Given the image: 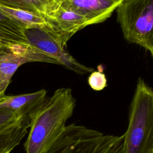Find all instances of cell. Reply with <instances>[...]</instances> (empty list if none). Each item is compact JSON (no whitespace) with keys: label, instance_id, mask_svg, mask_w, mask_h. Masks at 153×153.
Returning a JSON list of instances; mask_svg holds the SVG:
<instances>
[{"label":"cell","instance_id":"obj_17","mask_svg":"<svg viewBox=\"0 0 153 153\" xmlns=\"http://www.w3.org/2000/svg\"><path fill=\"white\" fill-rule=\"evenodd\" d=\"M20 0H0V5L11 8L19 9Z\"/></svg>","mask_w":153,"mask_h":153},{"label":"cell","instance_id":"obj_5","mask_svg":"<svg viewBox=\"0 0 153 153\" xmlns=\"http://www.w3.org/2000/svg\"><path fill=\"white\" fill-rule=\"evenodd\" d=\"M25 35L32 47L56 60L59 65L65 66L78 74H86L93 68L79 63L65 50V45L60 39L44 24L28 26L25 28Z\"/></svg>","mask_w":153,"mask_h":153},{"label":"cell","instance_id":"obj_14","mask_svg":"<svg viewBox=\"0 0 153 153\" xmlns=\"http://www.w3.org/2000/svg\"><path fill=\"white\" fill-rule=\"evenodd\" d=\"M90 87L95 91H101L107 86L105 75L101 71H94L90 74L88 78Z\"/></svg>","mask_w":153,"mask_h":153},{"label":"cell","instance_id":"obj_13","mask_svg":"<svg viewBox=\"0 0 153 153\" xmlns=\"http://www.w3.org/2000/svg\"><path fill=\"white\" fill-rule=\"evenodd\" d=\"M26 116L9 108H0V132L18 124Z\"/></svg>","mask_w":153,"mask_h":153},{"label":"cell","instance_id":"obj_18","mask_svg":"<svg viewBox=\"0 0 153 153\" xmlns=\"http://www.w3.org/2000/svg\"><path fill=\"white\" fill-rule=\"evenodd\" d=\"M65 1H68V0H52L53 5H59L63 2Z\"/></svg>","mask_w":153,"mask_h":153},{"label":"cell","instance_id":"obj_6","mask_svg":"<svg viewBox=\"0 0 153 153\" xmlns=\"http://www.w3.org/2000/svg\"><path fill=\"white\" fill-rule=\"evenodd\" d=\"M42 17L47 25L65 46L75 33L90 25L84 16L63 4L53 5Z\"/></svg>","mask_w":153,"mask_h":153},{"label":"cell","instance_id":"obj_9","mask_svg":"<svg viewBox=\"0 0 153 153\" xmlns=\"http://www.w3.org/2000/svg\"><path fill=\"white\" fill-rule=\"evenodd\" d=\"M23 23L14 19L0 8V41L15 47L28 48L29 44L25 35L26 27Z\"/></svg>","mask_w":153,"mask_h":153},{"label":"cell","instance_id":"obj_12","mask_svg":"<svg viewBox=\"0 0 153 153\" xmlns=\"http://www.w3.org/2000/svg\"><path fill=\"white\" fill-rule=\"evenodd\" d=\"M0 8L7 14L23 23L27 26V27L36 25H42L46 23L43 17L35 14L24 10L11 8L2 5H0Z\"/></svg>","mask_w":153,"mask_h":153},{"label":"cell","instance_id":"obj_15","mask_svg":"<svg viewBox=\"0 0 153 153\" xmlns=\"http://www.w3.org/2000/svg\"><path fill=\"white\" fill-rule=\"evenodd\" d=\"M36 48L30 47L28 48L23 47H15L7 45L0 41V57L4 55H7L12 53H18V52H25L28 51L35 50Z\"/></svg>","mask_w":153,"mask_h":153},{"label":"cell","instance_id":"obj_19","mask_svg":"<svg viewBox=\"0 0 153 153\" xmlns=\"http://www.w3.org/2000/svg\"><path fill=\"white\" fill-rule=\"evenodd\" d=\"M5 96V94H2L1 93V88H0V101L2 100V99L4 98V97Z\"/></svg>","mask_w":153,"mask_h":153},{"label":"cell","instance_id":"obj_1","mask_svg":"<svg viewBox=\"0 0 153 153\" xmlns=\"http://www.w3.org/2000/svg\"><path fill=\"white\" fill-rule=\"evenodd\" d=\"M75 106L69 88H59L47 97L28 115L30 130L24 145L26 153H43L63 131Z\"/></svg>","mask_w":153,"mask_h":153},{"label":"cell","instance_id":"obj_3","mask_svg":"<svg viewBox=\"0 0 153 153\" xmlns=\"http://www.w3.org/2000/svg\"><path fill=\"white\" fill-rule=\"evenodd\" d=\"M116 10L124 38L153 56V0H123Z\"/></svg>","mask_w":153,"mask_h":153},{"label":"cell","instance_id":"obj_8","mask_svg":"<svg viewBox=\"0 0 153 153\" xmlns=\"http://www.w3.org/2000/svg\"><path fill=\"white\" fill-rule=\"evenodd\" d=\"M123 0H68L62 4L84 16L90 25L105 22Z\"/></svg>","mask_w":153,"mask_h":153},{"label":"cell","instance_id":"obj_4","mask_svg":"<svg viewBox=\"0 0 153 153\" xmlns=\"http://www.w3.org/2000/svg\"><path fill=\"white\" fill-rule=\"evenodd\" d=\"M118 137L72 123L43 153H108Z\"/></svg>","mask_w":153,"mask_h":153},{"label":"cell","instance_id":"obj_7","mask_svg":"<svg viewBox=\"0 0 153 153\" xmlns=\"http://www.w3.org/2000/svg\"><path fill=\"white\" fill-rule=\"evenodd\" d=\"M33 62L59 65L56 60L38 50L12 53L0 57V88L1 94H5V91L11 79L19 67L25 63Z\"/></svg>","mask_w":153,"mask_h":153},{"label":"cell","instance_id":"obj_10","mask_svg":"<svg viewBox=\"0 0 153 153\" xmlns=\"http://www.w3.org/2000/svg\"><path fill=\"white\" fill-rule=\"evenodd\" d=\"M47 91H39L16 96H5L0 101V108L13 109L23 115H29L46 99Z\"/></svg>","mask_w":153,"mask_h":153},{"label":"cell","instance_id":"obj_2","mask_svg":"<svg viewBox=\"0 0 153 153\" xmlns=\"http://www.w3.org/2000/svg\"><path fill=\"white\" fill-rule=\"evenodd\" d=\"M123 136L124 153H153V91L141 78L137 81Z\"/></svg>","mask_w":153,"mask_h":153},{"label":"cell","instance_id":"obj_16","mask_svg":"<svg viewBox=\"0 0 153 153\" xmlns=\"http://www.w3.org/2000/svg\"><path fill=\"white\" fill-rule=\"evenodd\" d=\"M108 153H124L123 134L118 136L117 140Z\"/></svg>","mask_w":153,"mask_h":153},{"label":"cell","instance_id":"obj_11","mask_svg":"<svg viewBox=\"0 0 153 153\" xmlns=\"http://www.w3.org/2000/svg\"><path fill=\"white\" fill-rule=\"evenodd\" d=\"M29 126V119L26 116L18 124L1 131L0 153H10L20 143Z\"/></svg>","mask_w":153,"mask_h":153}]
</instances>
